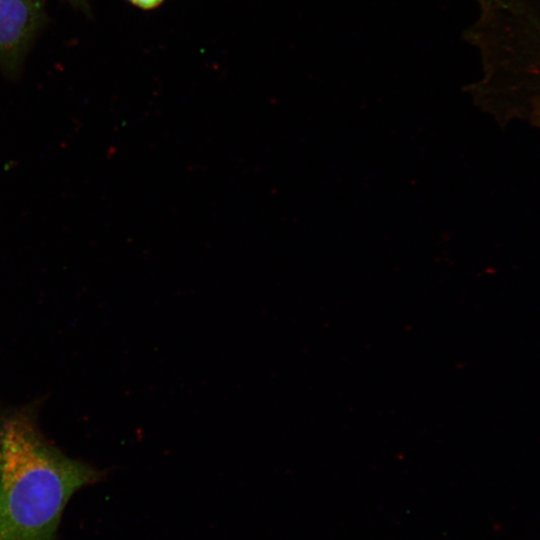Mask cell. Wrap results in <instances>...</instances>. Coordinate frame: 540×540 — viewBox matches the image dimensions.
<instances>
[{
    "instance_id": "6da1fadb",
    "label": "cell",
    "mask_w": 540,
    "mask_h": 540,
    "mask_svg": "<svg viewBox=\"0 0 540 540\" xmlns=\"http://www.w3.org/2000/svg\"><path fill=\"white\" fill-rule=\"evenodd\" d=\"M99 472L49 447L25 419L0 429V540H52L71 496Z\"/></svg>"
},
{
    "instance_id": "7a4b0ae2",
    "label": "cell",
    "mask_w": 540,
    "mask_h": 540,
    "mask_svg": "<svg viewBox=\"0 0 540 540\" xmlns=\"http://www.w3.org/2000/svg\"><path fill=\"white\" fill-rule=\"evenodd\" d=\"M465 38L479 51L483 76L476 102L503 117L540 111V0H478Z\"/></svg>"
},
{
    "instance_id": "3957f363",
    "label": "cell",
    "mask_w": 540,
    "mask_h": 540,
    "mask_svg": "<svg viewBox=\"0 0 540 540\" xmlns=\"http://www.w3.org/2000/svg\"><path fill=\"white\" fill-rule=\"evenodd\" d=\"M46 0H0V67H21L44 20Z\"/></svg>"
},
{
    "instance_id": "277c9868",
    "label": "cell",
    "mask_w": 540,
    "mask_h": 540,
    "mask_svg": "<svg viewBox=\"0 0 540 540\" xmlns=\"http://www.w3.org/2000/svg\"><path fill=\"white\" fill-rule=\"evenodd\" d=\"M135 6L143 9H151L158 6L163 0H129Z\"/></svg>"
},
{
    "instance_id": "5b68a950",
    "label": "cell",
    "mask_w": 540,
    "mask_h": 540,
    "mask_svg": "<svg viewBox=\"0 0 540 540\" xmlns=\"http://www.w3.org/2000/svg\"><path fill=\"white\" fill-rule=\"evenodd\" d=\"M530 119L540 128V111L531 115Z\"/></svg>"
},
{
    "instance_id": "8992f818",
    "label": "cell",
    "mask_w": 540,
    "mask_h": 540,
    "mask_svg": "<svg viewBox=\"0 0 540 540\" xmlns=\"http://www.w3.org/2000/svg\"><path fill=\"white\" fill-rule=\"evenodd\" d=\"M73 4H76L78 6H82L86 4L87 0H70Z\"/></svg>"
}]
</instances>
